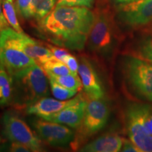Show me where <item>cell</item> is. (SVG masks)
<instances>
[{
    "label": "cell",
    "instance_id": "1",
    "mask_svg": "<svg viewBox=\"0 0 152 152\" xmlns=\"http://www.w3.org/2000/svg\"><path fill=\"white\" fill-rule=\"evenodd\" d=\"M93 21L94 13L87 7L56 6L39 21V26L51 42L80 51L86 45Z\"/></svg>",
    "mask_w": 152,
    "mask_h": 152
},
{
    "label": "cell",
    "instance_id": "2",
    "mask_svg": "<svg viewBox=\"0 0 152 152\" xmlns=\"http://www.w3.org/2000/svg\"><path fill=\"white\" fill-rule=\"evenodd\" d=\"M94 21L87 38V45L93 54L111 58L121 42L113 14L106 0H96Z\"/></svg>",
    "mask_w": 152,
    "mask_h": 152
},
{
    "label": "cell",
    "instance_id": "3",
    "mask_svg": "<svg viewBox=\"0 0 152 152\" xmlns=\"http://www.w3.org/2000/svg\"><path fill=\"white\" fill-rule=\"evenodd\" d=\"M16 33L13 28L7 27L1 30L0 35V64L16 80L37 64L18 46Z\"/></svg>",
    "mask_w": 152,
    "mask_h": 152
},
{
    "label": "cell",
    "instance_id": "4",
    "mask_svg": "<svg viewBox=\"0 0 152 152\" xmlns=\"http://www.w3.org/2000/svg\"><path fill=\"white\" fill-rule=\"evenodd\" d=\"M110 114L108 104L102 99L87 98V104L83 121L74 137L72 147L74 149L89 137L103 129L107 123Z\"/></svg>",
    "mask_w": 152,
    "mask_h": 152
},
{
    "label": "cell",
    "instance_id": "5",
    "mask_svg": "<svg viewBox=\"0 0 152 152\" xmlns=\"http://www.w3.org/2000/svg\"><path fill=\"white\" fill-rule=\"evenodd\" d=\"M125 80L134 94L152 102V64L137 56H129L123 62Z\"/></svg>",
    "mask_w": 152,
    "mask_h": 152
},
{
    "label": "cell",
    "instance_id": "6",
    "mask_svg": "<svg viewBox=\"0 0 152 152\" xmlns=\"http://www.w3.org/2000/svg\"><path fill=\"white\" fill-rule=\"evenodd\" d=\"M3 133L11 142H19L29 147L32 151H42V146L38 137L18 115L7 112L1 120Z\"/></svg>",
    "mask_w": 152,
    "mask_h": 152
},
{
    "label": "cell",
    "instance_id": "7",
    "mask_svg": "<svg viewBox=\"0 0 152 152\" xmlns=\"http://www.w3.org/2000/svg\"><path fill=\"white\" fill-rule=\"evenodd\" d=\"M16 80L20 82L24 93L25 106H29L36 101L46 97L49 94V77L43 68L37 64Z\"/></svg>",
    "mask_w": 152,
    "mask_h": 152
},
{
    "label": "cell",
    "instance_id": "8",
    "mask_svg": "<svg viewBox=\"0 0 152 152\" xmlns=\"http://www.w3.org/2000/svg\"><path fill=\"white\" fill-rule=\"evenodd\" d=\"M31 123L38 137L50 145H66L75 137L73 131L61 123L43 118L33 119Z\"/></svg>",
    "mask_w": 152,
    "mask_h": 152
},
{
    "label": "cell",
    "instance_id": "9",
    "mask_svg": "<svg viewBox=\"0 0 152 152\" xmlns=\"http://www.w3.org/2000/svg\"><path fill=\"white\" fill-rule=\"evenodd\" d=\"M125 121L129 139L140 152H152V135L139 118L132 104L125 110Z\"/></svg>",
    "mask_w": 152,
    "mask_h": 152
},
{
    "label": "cell",
    "instance_id": "10",
    "mask_svg": "<svg viewBox=\"0 0 152 152\" xmlns=\"http://www.w3.org/2000/svg\"><path fill=\"white\" fill-rule=\"evenodd\" d=\"M121 20L132 28H140L152 22V0H137L119 6Z\"/></svg>",
    "mask_w": 152,
    "mask_h": 152
},
{
    "label": "cell",
    "instance_id": "11",
    "mask_svg": "<svg viewBox=\"0 0 152 152\" xmlns=\"http://www.w3.org/2000/svg\"><path fill=\"white\" fill-rule=\"evenodd\" d=\"M87 104V97L79 94L77 99L71 105L66 106L61 111L44 118L47 121L67 125L73 128H77L83 121Z\"/></svg>",
    "mask_w": 152,
    "mask_h": 152
},
{
    "label": "cell",
    "instance_id": "12",
    "mask_svg": "<svg viewBox=\"0 0 152 152\" xmlns=\"http://www.w3.org/2000/svg\"><path fill=\"white\" fill-rule=\"evenodd\" d=\"M78 74L85 94L89 99H102L104 91L94 66L88 58L81 56L79 60Z\"/></svg>",
    "mask_w": 152,
    "mask_h": 152
},
{
    "label": "cell",
    "instance_id": "13",
    "mask_svg": "<svg viewBox=\"0 0 152 152\" xmlns=\"http://www.w3.org/2000/svg\"><path fill=\"white\" fill-rule=\"evenodd\" d=\"M16 41L20 48L38 65L42 66L49 60L55 58L50 49L47 46H43V43L32 39L24 33L17 32Z\"/></svg>",
    "mask_w": 152,
    "mask_h": 152
},
{
    "label": "cell",
    "instance_id": "14",
    "mask_svg": "<svg viewBox=\"0 0 152 152\" xmlns=\"http://www.w3.org/2000/svg\"><path fill=\"white\" fill-rule=\"evenodd\" d=\"M77 98V95L69 100H59L43 97L28 106L26 111L29 115H35L41 118H44L61 111L66 106L71 105L75 102Z\"/></svg>",
    "mask_w": 152,
    "mask_h": 152
},
{
    "label": "cell",
    "instance_id": "15",
    "mask_svg": "<svg viewBox=\"0 0 152 152\" xmlns=\"http://www.w3.org/2000/svg\"><path fill=\"white\" fill-rule=\"evenodd\" d=\"M123 139L113 133L99 137L82 147L80 151L87 152H117L121 150Z\"/></svg>",
    "mask_w": 152,
    "mask_h": 152
},
{
    "label": "cell",
    "instance_id": "16",
    "mask_svg": "<svg viewBox=\"0 0 152 152\" xmlns=\"http://www.w3.org/2000/svg\"><path fill=\"white\" fill-rule=\"evenodd\" d=\"M13 78L0 64V106L8 104L12 95Z\"/></svg>",
    "mask_w": 152,
    "mask_h": 152
},
{
    "label": "cell",
    "instance_id": "17",
    "mask_svg": "<svg viewBox=\"0 0 152 152\" xmlns=\"http://www.w3.org/2000/svg\"><path fill=\"white\" fill-rule=\"evenodd\" d=\"M40 66L43 68L47 76H62L71 73L67 66L56 58L49 60Z\"/></svg>",
    "mask_w": 152,
    "mask_h": 152
},
{
    "label": "cell",
    "instance_id": "18",
    "mask_svg": "<svg viewBox=\"0 0 152 152\" xmlns=\"http://www.w3.org/2000/svg\"><path fill=\"white\" fill-rule=\"evenodd\" d=\"M48 77L52 79L53 80L56 82L58 84L61 85L62 86L77 91V92L80 91L83 88V84H82L80 77H79L78 75H75L72 73L62 76L49 75Z\"/></svg>",
    "mask_w": 152,
    "mask_h": 152
},
{
    "label": "cell",
    "instance_id": "19",
    "mask_svg": "<svg viewBox=\"0 0 152 152\" xmlns=\"http://www.w3.org/2000/svg\"><path fill=\"white\" fill-rule=\"evenodd\" d=\"M13 1L14 0H4L3 1L2 9L4 15L8 23L12 27L13 29L18 33H23V30L19 24Z\"/></svg>",
    "mask_w": 152,
    "mask_h": 152
},
{
    "label": "cell",
    "instance_id": "20",
    "mask_svg": "<svg viewBox=\"0 0 152 152\" xmlns=\"http://www.w3.org/2000/svg\"><path fill=\"white\" fill-rule=\"evenodd\" d=\"M132 106L148 132L152 135V106L145 104L132 103Z\"/></svg>",
    "mask_w": 152,
    "mask_h": 152
},
{
    "label": "cell",
    "instance_id": "21",
    "mask_svg": "<svg viewBox=\"0 0 152 152\" xmlns=\"http://www.w3.org/2000/svg\"><path fill=\"white\" fill-rule=\"evenodd\" d=\"M49 80L52 94L57 99L66 100L68 99L73 97L77 92V91L71 90L67 87L62 86L61 85L58 84L56 82L53 80L52 79L49 78Z\"/></svg>",
    "mask_w": 152,
    "mask_h": 152
},
{
    "label": "cell",
    "instance_id": "22",
    "mask_svg": "<svg viewBox=\"0 0 152 152\" xmlns=\"http://www.w3.org/2000/svg\"><path fill=\"white\" fill-rule=\"evenodd\" d=\"M134 56L152 64V37L144 39L140 43Z\"/></svg>",
    "mask_w": 152,
    "mask_h": 152
},
{
    "label": "cell",
    "instance_id": "23",
    "mask_svg": "<svg viewBox=\"0 0 152 152\" xmlns=\"http://www.w3.org/2000/svg\"><path fill=\"white\" fill-rule=\"evenodd\" d=\"M57 1L58 0H43L37 7L33 18L40 21L54 9Z\"/></svg>",
    "mask_w": 152,
    "mask_h": 152
},
{
    "label": "cell",
    "instance_id": "24",
    "mask_svg": "<svg viewBox=\"0 0 152 152\" xmlns=\"http://www.w3.org/2000/svg\"><path fill=\"white\" fill-rule=\"evenodd\" d=\"M94 3V0H58L56 2L58 6L66 7H84L87 8H92Z\"/></svg>",
    "mask_w": 152,
    "mask_h": 152
},
{
    "label": "cell",
    "instance_id": "25",
    "mask_svg": "<svg viewBox=\"0 0 152 152\" xmlns=\"http://www.w3.org/2000/svg\"><path fill=\"white\" fill-rule=\"evenodd\" d=\"M63 62L67 66V67L69 68V70L71 71L72 73L75 74V75L78 74L79 63L77 61V60L76 59L75 56H73V55L69 54L66 56V58H64Z\"/></svg>",
    "mask_w": 152,
    "mask_h": 152
},
{
    "label": "cell",
    "instance_id": "26",
    "mask_svg": "<svg viewBox=\"0 0 152 152\" xmlns=\"http://www.w3.org/2000/svg\"><path fill=\"white\" fill-rule=\"evenodd\" d=\"M31 0H17L16 2V7L20 16L28 18V9H29Z\"/></svg>",
    "mask_w": 152,
    "mask_h": 152
},
{
    "label": "cell",
    "instance_id": "27",
    "mask_svg": "<svg viewBox=\"0 0 152 152\" xmlns=\"http://www.w3.org/2000/svg\"><path fill=\"white\" fill-rule=\"evenodd\" d=\"M45 45H46V46L48 47L49 49H50L51 52H52V54L54 55L55 58H56V59L61 61H64L66 56L69 54V52L65 49L60 48V47H56L47 43L45 44Z\"/></svg>",
    "mask_w": 152,
    "mask_h": 152
},
{
    "label": "cell",
    "instance_id": "28",
    "mask_svg": "<svg viewBox=\"0 0 152 152\" xmlns=\"http://www.w3.org/2000/svg\"><path fill=\"white\" fill-rule=\"evenodd\" d=\"M121 151L124 152H140L138 148L130 140H125V139H123V145Z\"/></svg>",
    "mask_w": 152,
    "mask_h": 152
},
{
    "label": "cell",
    "instance_id": "29",
    "mask_svg": "<svg viewBox=\"0 0 152 152\" xmlns=\"http://www.w3.org/2000/svg\"><path fill=\"white\" fill-rule=\"evenodd\" d=\"M10 151L14 152H29L32 151L29 147L23 144L19 143V142H11Z\"/></svg>",
    "mask_w": 152,
    "mask_h": 152
},
{
    "label": "cell",
    "instance_id": "30",
    "mask_svg": "<svg viewBox=\"0 0 152 152\" xmlns=\"http://www.w3.org/2000/svg\"><path fill=\"white\" fill-rule=\"evenodd\" d=\"M42 1L43 0H31L29 9H28V18L34 17V16H35V11H36V10H37V7Z\"/></svg>",
    "mask_w": 152,
    "mask_h": 152
},
{
    "label": "cell",
    "instance_id": "31",
    "mask_svg": "<svg viewBox=\"0 0 152 152\" xmlns=\"http://www.w3.org/2000/svg\"><path fill=\"white\" fill-rule=\"evenodd\" d=\"M9 24L8 23V22H7L4 15L2 9H1V1H0V26H1L3 28H5L9 27Z\"/></svg>",
    "mask_w": 152,
    "mask_h": 152
},
{
    "label": "cell",
    "instance_id": "32",
    "mask_svg": "<svg viewBox=\"0 0 152 152\" xmlns=\"http://www.w3.org/2000/svg\"><path fill=\"white\" fill-rule=\"evenodd\" d=\"M116 3H118L120 4H128L132 1H137V0H114Z\"/></svg>",
    "mask_w": 152,
    "mask_h": 152
},
{
    "label": "cell",
    "instance_id": "33",
    "mask_svg": "<svg viewBox=\"0 0 152 152\" xmlns=\"http://www.w3.org/2000/svg\"><path fill=\"white\" fill-rule=\"evenodd\" d=\"M3 29H4V28H3L2 27H1V26H0V35H1V30H2Z\"/></svg>",
    "mask_w": 152,
    "mask_h": 152
},
{
    "label": "cell",
    "instance_id": "34",
    "mask_svg": "<svg viewBox=\"0 0 152 152\" xmlns=\"http://www.w3.org/2000/svg\"><path fill=\"white\" fill-rule=\"evenodd\" d=\"M0 1H1V0H0Z\"/></svg>",
    "mask_w": 152,
    "mask_h": 152
}]
</instances>
